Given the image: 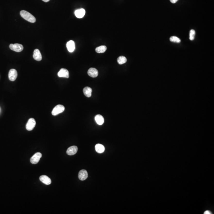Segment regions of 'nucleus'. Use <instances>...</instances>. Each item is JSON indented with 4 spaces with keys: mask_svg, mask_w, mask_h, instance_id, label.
Returning <instances> with one entry per match:
<instances>
[{
    "mask_svg": "<svg viewBox=\"0 0 214 214\" xmlns=\"http://www.w3.org/2000/svg\"><path fill=\"white\" fill-rule=\"evenodd\" d=\"M40 180L46 185H50L51 183V181L50 178L46 175H42L40 177Z\"/></svg>",
    "mask_w": 214,
    "mask_h": 214,
    "instance_id": "obj_12",
    "label": "nucleus"
},
{
    "mask_svg": "<svg viewBox=\"0 0 214 214\" xmlns=\"http://www.w3.org/2000/svg\"><path fill=\"white\" fill-rule=\"evenodd\" d=\"M36 125V121L33 118L29 119L26 125V129L28 131H32Z\"/></svg>",
    "mask_w": 214,
    "mask_h": 214,
    "instance_id": "obj_4",
    "label": "nucleus"
},
{
    "mask_svg": "<svg viewBox=\"0 0 214 214\" xmlns=\"http://www.w3.org/2000/svg\"><path fill=\"white\" fill-rule=\"evenodd\" d=\"M204 214H212L210 212V211H206L204 213Z\"/></svg>",
    "mask_w": 214,
    "mask_h": 214,
    "instance_id": "obj_23",
    "label": "nucleus"
},
{
    "mask_svg": "<svg viewBox=\"0 0 214 214\" xmlns=\"http://www.w3.org/2000/svg\"><path fill=\"white\" fill-rule=\"evenodd\" d=\"M85 10L83 8L77 10L75 12V15L78 18H81L83 17L85 15Z\"/></svg>",
    "mask_w": 214,
    "mask_h": 214,
    "instance_id": "obj_13",
    "label": "nucleus"
},
{
    "mask_svg": "<svg viewBox=\"0 0 214 214\" xmlns=\"http://www.w3.org/2000/svg\"><path fill=\"white\" fill-rule=\"evenodd\" d=\"M41 153L39 152H38L37 153H35V155H34L33 156L31 157V159H30V161L31 164H37L39 161H40V158L42 157Z\"/></svg>",
    "mask_w": 214,
    "mask_h": 214,
    "instance_id": "obj_5",
    "label": "nucleus"
},
{
    "mask_svg": "<svg viewBox=\"0 0 214 214\" xmlns=\"http://www.w3.org/2000/svg\"><path fill=\"white\" fill-rule=\"evenodd\" d=\"M95 150L98 153H102L105 151V147L101 144H97L95 146Z\"/></svg>",
    "mask_w": 214,
    "mask_h": 214,
    "instance_id": "obj_17",
    "label": "nucleus"
},
{
    "mask_svg": "<svg viewBox=\"0 0 214 214\" xmlns=\"http://www.w3.org/2000/svg\"><path fill=\"white\" fill-rule=\"evenodd\" d=\"M95 120L96 123L100 125H101L104 123V118L102 115H97L95 117Z\"/></svg>",
    "mask_w": 214,
    "mask_h": 214,
    "instance_id": "obj_15",
    "label": "nucleus"
},
{
    "mask_svg": "<svg viewBox=\"0 0 214 214\" xmlns=\"http://www.w3.org/2000/svg\"><path fill=\"white\" fill-rule=\"evenodd\" d=\"M65 110V107L62 105H58L54 107L52 112L53 115L56 116L60 113H62Z\"/></svg>",
    "mask_w": 214,
    "mask_h": 214,
    "instance_id": "obj_2",
    "label": "nucleus"
},
{
    "mask_svg": "<svg viewBox=\"0 0 214 214\" xmlns=\"http://www.w3.org/2000/svg\"><path fill=\"white\" fill-rule=\"evenodd\" d=\"M9 47L11 50L18 53L22 52L23 49V47L22 45L18 43L11 44L10 45Z\"/></svg>",
    "mask_w": 214,
    "mask_h": 214,
    "instance_id": "obj_3",
    "label": "nucleus"
},
{
    "mask_svg": "<svg viewBox=\"0 0 214 214\" xmlns=\"http://www.w3.org/2000/svg\"><path fill=\"white\" fill-rule=\"evenodd\" d=\"M117 61L119 64H123L126 62L127 59L124 56H120L117 59Z\"/></svg>",
    "mask_w": 214,
    "mask_h": 214,
    "instance_id": "obj_19",
    "label": "nucleus"
},
{
    "mask_svg": "<svg viewBox=\"0 0 214 214\" xmlns=\"http://www.w3.org/2000/svg\"><path fill=\"white\" fill-rule=\"evenodd\" d=\"M88 174L87 170H80L79 173V178L81 181H83L86 180L88 178Z\"/></svg>",
    "mask_w": 214,
    "mask_h": 214,
    "instance_id": "obj_8",
    "label": "nucleus"
},
{
    "mask_svg": "<svg viewBox=\"0 0 214 214\" xmlns=\"http://www.w3.org/2000/svg\"><path fill=\"white\" fill-rule=\"evenodd\" d=\"M195 35V32L194 30L192 29L190 30V39L191 40H193L194 39Z\"/></svg>",
    "mask_w": 214,
    "mask_h": 214,
    "instance_id": "obj_21",
    "label": "nucleus"
},
{
    "mask_svg": "<svg viewBox=\"0 0 214 214\" xmlns=\"http://www.w3.org/2000/svg\"><path fill=\"white\" fill-rule=\"evenodd\" d=\"M170 40L172 42L176 43H180L181 42V40L179 38L176 36L171 37L170 38Z\"/></svg>",
    "mask_w": 214,
    "mask_h": 214,
    "instance_id": "obj_20",
    "label": "nucleus"
},
{
    "mask_svg": "<svg viewBox=\"0 0 214 214\" xmlns=\"http://www.w3.org/2000/svg\"><path fill=\"white\" fill-rule=\"evenodd\" d=\"M170 2L172 3H176L178 1V0H170Z\"/></svg>",
    "mask_w": 214,
    "mask_h": 214,
    "instance_id": "obj_22",
    "label": "nucleus"
},
{
    "mask_svg": "<svg viewBox=\"0 0 214 214\" xmlns=\"http://www.w3.org/2000/svg\"><path fill=\"white\" fill-rule=\"evenodd\" d=\"M78 151V147L73 145V146H71L67 149V153L69 156H72L77 153Z\"/></svg>",
    "mask_w": 214,
    "mask_h": 214,
    "instance_id": "obj_9",
    "label": "nucleus"
},
{
    "mask_svg": "<svg viewBox=\"0 0 214 214\" xmlns=\"http://www.w3.org/2000/svg\"><path fill=\"white\" fill-rule=\"evenodd\" d=\"M67 48L68 51L70 53H72L75 49V42L73 40H70L67 43Z\"/></svg>",
    "mask_w": 214,
    "mask_h": 214,
    "instance_id": "obj_14",
    "label": "nucleus"
},
{
    "mask_svg": "<svg viewBox=\"0 0 214 214\" xmlns=\"http://www.w3.org/2000/svg\"><path fill=\"white\" fill-rule=\"evenodd\" d=\"M84 94V95L87 97L89 98L92 95V89L89 87H85L84 88L83 90Z\"/></svg>",
    "mask_w": 214,
    "mask_h": 214,
    "instance_id": "obj_16",
    "label": "nucleus"
},
{
    "mask_svg": "<svg viewBox=\"0 0 214 214\" xmlns=\"http://www.w3.org/2000/svg\"><path fill=\"white\" fill-rule=\"evenodd\" d=\"M58 76L59 78H69V71L67 69L62 68L58 72Z\"/></svg>",
    "mask_w": 214,
    "mask_h": 214,
    "instance_id": "obj_7",
    "label": "nucleus"
},
{
    "mask_svg": "<svg viewBox=\"0 0 214 214\" xmlns=\"http://www.w3.org/2000/svg\"><path fill=\"white\" fill-rule=\"evenodd\" d=\"M18 76V73L17 71L15 69H11L8 73L9 79L12 81H14L16 79Z\"/></svg>",
    "mask_w": 214,
    "mask_h": 214,
    "instance_id": "obj_6",
    "label": "nucleus"
},
{
    "mask_svg": "<svg viewBox=\"0 0 214 214\" xmlns=\"http://www.w3.org/2000/svg\"><path fill=\"white\" fill-rule=\"evenodd\" d=\"M20 14L23 19L29 22L33 23L36 22V20L35 17L31 14L26 11H22L20 12Z\"/></svg>",
    "mask_w": 214,
    "mask_h": 214,
    "instance_id": "obj_1",
    "label": "nucleus"
},
{
    "mask_svg": "<svg viewBox=\"0 0 214 214\" xmlns=\"http://www.w3.org/2000/svg\"><path fill=\"white\" fill-rule=\"evenodd\" d=\"M33 58L35 60L37 61H40L42 59L41 54L40 53V51L38 49L35 50L33 55Z\"/></svg>",
    "mask_w": 214,
    "mask_h": 214,
    "instance_id": "obj_11",
    "label": "nucleus"
},
{
    "mask_svg": "<svg viewBox=\"0 0 214 214\" xmlns=\"http://www.w3.org/2000/svg\"><path fill=\"white\" fill-rule=\"evenodd\" d=\"M106 50L107 47L106 46L102 45L96 48L95 50L96 52L98 53H103L105 52Z\"/></svg>",
    "mask_w": 214,
    "mask_h": 214,
    "instance_id": "obj_18",
    "label": "nucleus"
},
{
    "mask_svg": "<svg viewBox=\"0 0 214 214\" xmlns=\"http://www.w3.org/2000/svg\"><path fill=\"white\" fill-rule=\"evenodd\" d=\"M42 1L45 2H48L50 1V0H42Z\"/></svg>",
    "mask_w": 214,
    "mask_h": 214,
    "instance_id": "obj_24",
    "label": "nucleus"
},
{
    "mask_svg": "<svg viewBox=\"0 0 214 214\" xmlns=\"http://www.w3.org/2000/svg\"><path fill=\"white\" fill-rule=\"evenodd\" d=\"M88 74L89 76L92 78H96L97 77L98 75V71L96 68H90L88 71Z\"/></svg>",
    "mask_w": 214,
    "mask_h": 214,
    "instance_id": "obj_10",
    "label": "nucleus"
}]
</instances>
